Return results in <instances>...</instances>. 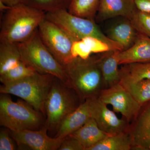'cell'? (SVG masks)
Wrapping results in <instances>:
<instances>
[{"mask_svg": "<svg viewBox=\"0 0 150 150\" xmlns=\"http://www.w3.org/2000/svg\"><path fill=\"white\" fill-rule=\"evenodd\" d=\"M2 19L0 42L18 44L29 39L45 18L46 13L27 4L12 7Z\"/></svg>", "mask_w": 150, "mask_h": 150, "instance_id": "1", "label": "cell"}, {"mask_svg": "<svg viewBox=\"0 0 150 150\" xmlns=\"http://www.w3.org/2000/svg\"><path fill=\"white\" fill-rule=\"evenodd\" d=\"M64 68L67 84L83 101L98 97L104 88L97 57H75Z\"/></svg>", "mask_w": 150, "mask_h": 150, "instance_id": "2", "label": "cell"}, {"mask_svg": "<svg viewBox=\"0 0 150 150\" xmlns=\"http://www.w3.org/2000/svg\"><path fill=\"white\" fill-rule=\"evenodd\" d=\"M83 102L68 84L55 78L45 105V127L49 136L55 137L63 120Z\"/></svg>", "mask_w": 150, "mask_h": 150, "instance_id": "3", "label": "cell"}, {"mask_svg": "<svg viewBox=\"0 0 150 150\" xmlns=\"http://www.w3.org/2000/svg\"><path fill=\"white\" fill-rule=\"evenodd\" d=\"M46 117L23 99L14 102L9 94L0 96V125L12 131L38 130L45 127Z\"/></svg>", "mask_w": 150, "mask_h": 150, "instance_id": "4", "label": "cell"}, {"mask_svg": "<svg viewBox=\"0 0 150 150\" xmlns=\"http://www.w3.org/2000/svg\"><path fill=\"white\" fill-rule=\"evenodd\" d=\"M18 45L22 60L27 66L36 72L52 75L67 83L64 67L45 46L38 29L29 39Z\"/></svg>", "mask_w": 150, "mask_h": 150, "instance_id": "5", "label": "cell"}, {"mask_svg": "<svg viewBox=\"0 0 150 150\" xmlns=\"http://www.w3.org/2000/svg\"><path fill=\"white\" fill-rule=\"evenodd\" d=\"M55 78L35 72L16 82L1 86L0 93L18 97L46 116L45 102Z\"/></svg>", "mask_w": 150, "mask_h": 150, "instance_id": "6", "label": "cell"}, {"mask_svg": "<svg viewBox=\"0 0 150 150\" xmlns=\"http://www.w3.org/2000/svg\"><path fill=\"white\" fill-rule=\"evenodd\" d=\"M45 18L59 26L77 40L94 37L107 43L114 51H123L119 44L110 40L99 28L94 20L70 13L67 9L46 13Z\"/></svg>", "mask_w": 150, "mask_h": 150, "instance_id": "7", "label": "cell"}, {"mask_svg": "<svg viewBox=\"0 0 150 150\" xmlns=\"http://www.w3.org/2000/svg\"><path fill=\"white\" fill-rule=\"evenodd\" d=\"M38 30L45 46L63 67H66L75 58L73 46L78 40L64 30L45 18L40 23Z\"/></svg>", "mask_w": 150, "mask_h": 150, "instance_id": "8", "label": "cell"}, {"mask_svg": "<svg viewBox=\"0 0 150 150\" xmlns=\"http://www.w3.org/2000/svg\"><path fill=\"white\" fill-rule=\"evenodd\" d=\"M98 98L106 105H110L113 111L120 113L129 123L138 115L142 106L120 83L103 89Z\"/></svg>", "mask_w": 150, "mask_h": 150, "instance_id": "9", "label": "cell"}, {"mask_svg": "<svg viewBox=\"0 0 150 150\" xmlns=\"http://www.w3.org/2000/svg\"><path fill=\"white\" fill-rule=\"evenodd\" d=\"M10 131L19 150H59L65 138L51 137L46 127L38 130Z\"/></svg>", "mask_w": 150, "mask_h": 150, "instance_id": "10", "label": "cell"}, {"mask_svg": "<svg viewBox=\"0 0 150 150\" xmlns=\"http://www.w3.org/2000/svg\"><path fill=\"white\" fill-rule=\"evenodd\" d=\"M91 118L105 133L112 135L129 132L130 125L125 119L118 118L98 97L90 98Z\"/></svg>", "mask_w": 150, "mask_h": 150, "instance_id": "11", "label": "cell"}, {"mask_svg": "<svg viewBox=\"0 0 150 150\" xmlns=\"http://www.w3.org/2000/svg\"><path fill=\"white\" fill-rule=\"evenodd\" d=\"M129 133L133 143L132 149L150 150V102L141 108L130 125Z\"/></svg>", "mask_w": 150, "mask_h": 150, "instance_id": "12", "label": "cell"}, {"mask_svg": "<svg viewBox=\"0 0 150 150\" xmlns=\"http://www.w3.org/2000/svg\"><path fill=\"white\" fill-rule=\"evenodd\" d=\"M137 10L135 0H100L96 14L100 21L118 16L130 19Z\"/></svg>", "mask_w": 150, "mask_h": 150, "instance_id": "13", "label": "cell"}, {"mask_svg": "<svg viewBox=\"0 0 150 150\" xmlns=\"http://www.w3.org/2000/svg\"><path fill=\"white\" fill-rule=\"evenodd\" d=\"M91 118L90 98L86 99L67 115L60 124L54 137L65 138L82 127Z\"/></svg>", "mask_w": 150, "mask_h": 150, "instance_id": "14", "label": "cell"}, {"mask_svg": "<svg viewBox=\"0 0 150 150\" xmlns=\"http://www.w3.org/2000/svg\"><path fill=\"white\" fill-rule=\"evenodd\" d=\"M119 65L132 63L150 62V38L139 33L134 44L130 48L118 51Z\"/></svg>", "mask_w": 150, "mask_h": 150, "instance_id": "15", "label": "cell"}, {"mask_svg": "<svg viewBox=\"0 0 150 150\" xmlns=\"http://www.w3.org/2000/svg\"><path fill=\"white\" fill-rule=\"evenodd\" d=\"M139 33L129 19H123L112 25L107 31V36L119 44L123 51L131 47L137 39Z\"/></svg>", "mask_w": 150, "mask_h": 150, "instance_id": "16", "label": "cell"}, {"mask_svg": "<svg viewBox=\"0 0 150 150\" xmlns=\"http://www.w3.org/2000/svg\"><path fill=\"white\" fill-rule=\"evenodd\" d=\"M118 51L110 50L97 57L102 74L104 88L110 87L120 81V69L117 54Z\"/></svg>", "mask_w": 150, "mask_h": 150, "instance_id": "17", "label": "cell"}, {"mask_svg": "<svg viewBox=\"0 0 150 150\" xmlns=\"http://www.w3.org/2000/svg\"><path fill=\"white\" fill-rule=\"evenodd\" d=\"M108 135L100 129L95 121L91 118L69 136L77 140L84 150H88Z\"/></svg>", "mask_w": 150, "mask_h": 150, "instance_id": "18", "label": "cell"}, {"mask_svg": "<svg viewBox=\"0 0 150 150\" xmlns=\"http://www.w3.org/2000/svg\"><path fill=\"white\" fill-rule=\"evenodd\" d=\"M119 83L142 106L150 102V80L134 81L120 74Z\"/></svg>", "mask_w": 150, "mask_h": 150, "instance_id": "19", "label": "cell"}, {"mask_svg": "<svg viewBox=\"0 0 150 150\" xmlns=\"http://www.w3.org/2000/svg\"><path fill=\"white\" fill-rule=\"evenodd\" d=\"M110 50H113L104 41L95 38L87 37L75 42L72 53L74 57L86 59L93 53H102Z\"/></svg>", "mask_w": 150, "mask_h": 150, "instance_id": "20", "label": "cell"}, {"mask_svg": "<svg viewBox=\"0 0 150 150\" xmlns=\"http://www.w3.org/2000/svg\"><path fill=\"white\" fill-rule=\"evenodd\" d=\"M133 149L129 132L109 135L88 150H130Z\"/></svg>", "mask_w": 150, "mask_h": 150, "instance_id": "21", "label": "cell"}, {"mask_svg": "<svg viewBox=\"0 0 150 150\" xmlns=\"http://www.w3.org/2000/svg\"><path fill=\"white\" fill-rule=\"evenodd\" d=\"M22 61L18 45L9 42L0 44V75L16 67Z\"/></svg>", "mask_w": 150, "mask_h": 150, "instance_id": "22", "label": "cell"}, {"mask_svg": "<svg viewBox=\"0 0 150 150\" xmlns=\"http://www.w3.org/2000/svg\"><path fill=\"white\" fill-rule=\"evenodd\" d=\"M99 1L100 0H71L68 10L75 15L94 20Z\"/></svg>", "mask_w": 150, "mask_h": 150, "instance_id": "23", "label": "cell"}, {"mask_svg": "<svg viewBox=\"0 0 150 150\" xmlns=\"http://www.w3.org/2000/svg\"><path fill=\"white\" fill-rule=\"evenodd\" d=\"M35 72L22 61L16 67L0 75V81L4 85H6L23 79Z\"/></svg>", "mask_w": 150, "mask_h": 150, "instance_id": "24", "label": "cell"}, {"mask_svg": "<svg viewBox=\"0 0 150 150\" xmlns=\"http://www.w3.org/2000/svg\"><path fill=\"white\" fill-rule=\"evenodd\" d=\"M123 65L120 69V74L134 81L150 80V62L132 63Z\"/></svg>", "mask_w": 150, "mask_h": 150, "instance_id": "25", "label": "cell"}, {"mask_svg": "<svg viewBox=\"0 0 150 150\" xmlns=\"http://www.w3.org/2000/svg\"><path fill=\"white\" fill-rule=\"evenodd\" d=\"M71 0H29L27 4L45 12L67 9Z\"/></svg>", "mask_w": 150, "mask_h": 150, "instance_id": "26", "label": "cell"}, {"mask_svg": "<svg viewBox=\"0 0 150 150\" xmlns=\"http://www.w3.org/2000/svg\"><path fill=\"white\" fill-rule=\"evenodd\" d=\"M139 33L150 38V13L137 10L130 18Z\"/></svg>", "mask_w": 150, "mask_h": 150, "instance_id": "27", "label": "cell"}, {"mask_svg": "<svg viewBox=\"0 0 150 150\" xmlns=\"http://www.w3.org/2000/svg\"><path fill=\"white\" fill-rule=\"evenodd\" d=\"M0 130V150L18 149L17 144L8 129L4 127Z\"/></svg>", "mask_w": 150, "mask_h": 150, "instance_id": "28", "label": "cell"}, {"mask_svg": "<svg viewBox=\"0 0 150 150\" xmlns=\"http://www.w3.org/2000/svg\"><path fill=\"white\" fill-rule=\"evenodd\" d=\"M59 150H84V149L77 140L68 136L65 138Z\"/></svg>", "mask_w": 150, "mask_h": 150, "instance_id": "29", "label": "cell"}, {"mask_svg": "<svg viewBox=\"0 0 150 150\" xmlns=\"http://www.w3.org/2000/svg\"><path fill=\"white\" fill-rule=\"evenodd\" d=\"M138 10L150 13V0H135Z\"/></svg>", "mask_w": 150, "mask_h": 150, "instance_id": "30", "label": "cell"}, {"mask_svg": "<svg viewBox=\"0 0 150 150\" xmlns=\"http://www.w3.org/2000/svg\"><path fill=\"white\" fill-rule=\"evenodd\" d=\"M0 1L8 6L12 7L22 4H27L29 0H0Z\"/></svg>", "mask_w": 150, "mask_h": 150, "instance_id": "31", "label": "cell"}, {"mask_svg": "<svg viewBox=\"0 0 150 150\" xmlns=\"http://www.w3.org/2000/svg\"><path fill=\"white\" fill-rule=\"evenodd\" d=\"M11 7L8 6L2 2L0 1V11L2 12H5L8 10Z\"/></svg>", "mask_w": 150, "mask_h": 150, "instance_id": "32", "label": "cell"}]
</instances>
